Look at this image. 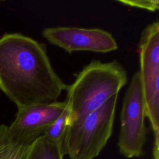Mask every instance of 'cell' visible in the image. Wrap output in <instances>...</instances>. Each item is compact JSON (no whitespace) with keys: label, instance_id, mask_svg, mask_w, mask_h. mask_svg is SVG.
<instances>
[{"label":"cell","instance_id":"1","mask_svg":"<svg viewBox=\"0 0 159 159\" xmlns=\"http://www.w3.org/2000/svg\"><path fill=\"white\" fill-rule=\"evenodd\" d=\"M67 86L42 43L20 33L0 37V89L17 109L57 101Z\"/></svg>","mask_w":159,"mask_h":159},{"label":"cell","instance_id":"2","mask_svg":"<svg viewBox=\"0 0 159 159\" xmlns=\"http://www.w3.org/2000/svg\"><path fill=\"white\" fill-rule=\"evenodd\" d=\"M127 82V71L117 61H91L66 89V100L70 106L68 126L78 124L112 96L118 94Z\"/></svg>","mask_w":159,"mask_h":159},{"label":"cell","instance_id":"3","mask_svg":"<svg viewBox=\"0 0 159 159\" xmlns=\"http://www.w3.org/2000/svg\"><path fill=\"white\" fill-rule=\"evenodd\" d=\"M117 97L114 95L80 122L68 127L62 143L64 155L70 159H93L99 155L112 135Z\"/></svg>","mask_w":159,"mask_h":159},{"label":"cell","instance_id":"4","mask_svg":"<svg viewBox=\"0 0 159 159\" xmlns=\"http://www.w3.org/2000/svg\"><path fill=\"white\" fill-rule=\"evenodd\" d=\"M139 71L144 98L146 117L153 132V158L159 159V23L148 24L139 41Z\"/></svg>","mask_w":159,"mask_h":159},{"label":"cell","instance_id":"5","mask_svg":"<svg viewBox=\"0 0 159 159\" xmlns=\"http://www.w3.org/2000/svg\"><path fill=\"white\" fill-rule=\"evenodd\" d=\"M145 106L139 72L131 80L124 98L120 113V129L117 145L119 152L126 158L139 157L143 154L147 140Z\"/></svg>","mask_w":159,"mask_h":159},{"label":"cell","instance_id":"6","mask_svg":"<svg viewBox=\"0 0 159 159\" xmlns=\"http://www.w3.org/2000/svg\"><path fill=\"white\" fill-rule=\"evenodd\" d=\"M42 35L49 43L69 53L77 51L107 53L118 48L112 34L100 29L58 26L44 29Z\"/></svg>","mask_w":159,"mask_h":159},{"label":"cell","instance_id":"7","mask_svg":"<svg viewBox=\"0 0 159 159\" xmlns=\"http://www.w3.org/2000/svg\"><path fill=\"white\" fill-rule=\"evenodd\" d=\"M66 101L36 104L19 108L16 118L8 126L9 135L16 142L30 145L43 135L61 115Z\"/></svg>","mask_w":159,"mask_h":159},{"label":"cell","instance_id":"8","mask_svg":"<svg viewBox=\"0 0 159 159\" xmlns=\"http://www.w3.org/2000/svg\"><path fill=\"white\" fill-rule=\"evenodd\" d=\"M63 156L60 147L42 135L28 146L22 159H63Z\"/></svg>","mask_w":159,"mask_h":159},{"label":"cell","instance_id":"9","mask_svg":"<svg viewBox=\"0 0 159 159\" xmlns=\"http://www.w3.org/2000/svg\"><path fill=\"white\" fill-rule=\"evenodd\" d=\"M29 145L16 142L9 135L8 126L0 124V159H22Z\"/></svg>","mask_w":159,"mask_h":159},{"label":"cell","instance_id":"10","mask_svg":"<svg viewBox=\"0 0 159 159\" xmlns=\"http://www.w3.org/2000/svg\"><path fill=\"white\" fill-rule=\"evenodd\" d=\"M69 120L70 106L66 101V106L63 112L43 135L47 140L60 147L61 150L63 141L69 125Z\"/></svg>","mask_w":159,"mask_h":159},{"label":"cell","instance_id":"11","mask_svg":"<svg viewBox=\"0 0 159 159\" xmlns=\"http://www.w3.org/2000/svg\"><path fill=\"white\" fill-rule=\"evenodd\" d=\"M117 1L126 6L146 9L152 12L157 11L159 9L158 0H119Z\"/></svg>","mask_w":159,"mask_h":159}]
</instances>
